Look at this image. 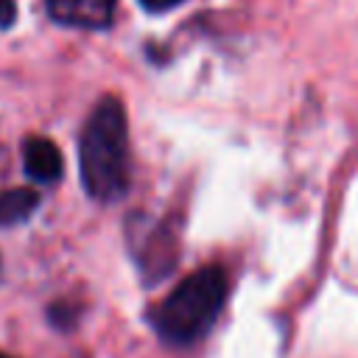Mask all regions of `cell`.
Wrapping results in <instances>:
<instances>
[{"label":"cell","mask_w":358,"mask_h":358,"mask_svg":"<svg viewBox=\"0 0 358 358\" xmlns=\"http://www.w3.org/2000/svg\"><path fill=\"white\" fill-rule=\"evenodd\" d=\"M78 165L84 190L98 201H115L129 190L131 157H129V126L126 109L117 98L106 95L90 112L81 143Z\"/></svg>","instance_id":"6da1fadb"},{"label":"cell","mask_w":358,"mask_h":358,"mask_svg":"<svg viewBox=\"0 0 358 358\" xmlns=\"http://www.w3.org/2000/svg\"><path fill=\"white\" fill-rule=\"evenodd\" d=\"M227 299V271L204 266L185 277L151 313V324L165 344H196L218 319Z\"/></svg>","instance_id":"7a4b0ae2"},{"label":"cell","mask_w":358,"mask_h":358,"mask_svg":"<svg viewBox=\"0 0 358 358\" xmlns=\"http://www.w3.org/2000/svg\"><path fill=\"white\" fill-rule=\"evenodd\" d=\"M179 3H185V0H140V6L145 11H168V8H176Z\"/></svg>","instance_id":"52a82bcc"},{"label":"cell","mask_w":358,"mask_h":358,"mask_svg":"<svg viewBox=\"0 0 358 358\" xmlns=\"http://www.w3.org/2000/svg\"><path fill=\"white\" fill-rule=\"evenodd\" d=\"M22 165H25V173L39 185H50V182L62 179V151L48 137H28L25 140Z\"/></svg>","instance_id":"277c9868"},{"label":"cell","mask_w":358,"mask_h":358,"mask_svg":"<svg viewBox=\"0 0 358 358\" xmlns=\"http://www.w3.org/2000/svg\"><path fill=\"white\" fill-rule=\"evenodd\" d=\"M0 358H11V355H6V352H0Z\"/></svg>","instance_id":"ba28073f"},{"label":"cell","mask_w":358,"mask_h":358,"mask_svg":"<svg viewBox=\"0 0 358 358\" xmlns=\"http://www.w3.org/2000/svg\"><path fill=\"white\" fill-rule=\"evenodd\" d=\"M48 14L70 28L101 31L112 22L115 0H45Z\"/></svg>","instance_id":"3957f363"},{"label":"cell","mask_w":358,"mask_h":358,"mask_svg":"<svg viewBox=\"0 0 358 358\" xmlns=\"http://www.w3.org/2000/svg\"><path fill=\"white\" fill-rule=\"evenodd\" d=\"M14 17H17V6H14V0H0V28L11 25Z\"/></svg>","instance_id":"8992f818"},{"label":"cell","mask_w":358,"mask_h":358,"mask_svg":"<svg viewBox=\"0 0 358 358\" xmlns=\"http://www.w3.org/2000/svg\"><path fill=\"white\" fill-rule=\"evenodd\" d=\"M39 207V193L34 187H11L0 193V227H14L31 218Z\"/></svg>","instance_id":"5b68a950"}]
</instances>
